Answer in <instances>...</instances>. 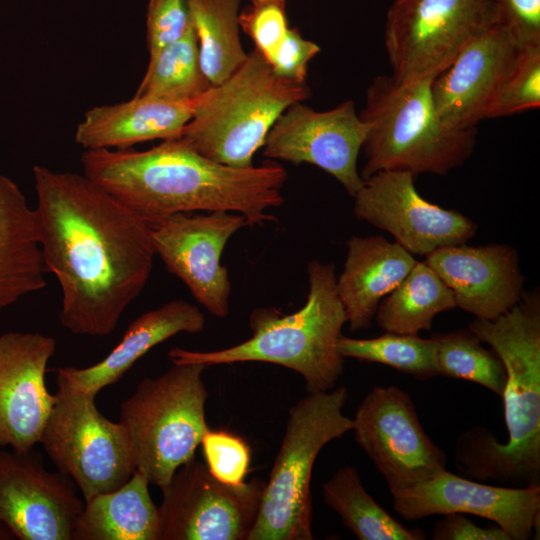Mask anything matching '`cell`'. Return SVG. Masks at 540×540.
<instances>
[{
    "label": "cell",
    "mask_w": 540,
    "mask_h": 540,
    "mask_svg": "<svg viewBox=\"0 0 540 540\" xmlns=\"http://www.w3.org/2000/svg\"><path fill=\"white\" fill-rule=\"evenodd\" d=\"M38 240L61 290V325L110 335L141 294L156 255L152 228L84 174L33 167Z\"/></svg>",
    "instance_id": "cell-1"
},
{
    "label": "cell",
    "mask_w": 540,
    "mask_h": 540,
    "mask_svg": "<svg viewBox=\"0 0 540 540\" xmlns=\"http://www.w3.org/2000/svg\"><path fill=\"white\" fill-rule=\"evenodd\" d=\"M83 174L154 227L177 213L229 211L250 226L272 221L284 203L286 169L267 159L245 168L212 161L182 138L148 150L92 149L80 158Z\"/></svg>",
    "instance_id": "cell-2"
},
{
    "label": "cell",
    "mask_w": 540,
    "mask_h": 540,
    "mask_svg": "<svg viewBox=\"0 0 540 540\" xmlns=\"http://www.w3.org/2000/svg\"><path fill=\"white\" fill-rule=\"evenodd\" d=\"M468 329L487 343L506 371L502 395L507 441L484 427L463 432L454 458L472 479L513 487H540V296L522 294L494 320L475 318Z\"/></svg>",
    "instance_id": "cell-3"
},
{
    "label": "cell",
    "mask_w": 540,
    "mask_h": 540,
    "mask_svg": "<svg viewBox=\"0 0 540 540\" xmlns=\"http://www.w3.org/2000/svg\"><path fill=\"white\" fill-rule=\"evenodd\" d=\"M309 291L303 307L291 314L275 308L254 309L249 317L252 335L234 346L214 351L175 347L168 356L175 364L208 366L265 362L300 374L309 393L335 387L344 358L337 349L347 317L336 288L335 266L312 260L307 266Z\"/></svg>",
    "instance_id": "cell-4"
},
{
    "label": "cell",
    "mask_w": 540,
    "mask_h": 540,
    "mask_svg": "<svg viewBox=\"0 0 540 540\" xmlns=\"http://www.w3.org/2000/svg\"><path fill=\"white\" fill-rule=\"evenodd\" d=\"M433 79L401 82L379 75L369 84L359 113L368 126L363 179L380 171L445 175L472 155L476 129L456 130L440 120L431 93Z\"/></svg>",
    "instance_id": "cell-5"
},
{
    "label": "cell",
    "mask_w": 540,
    "mask_h": 540,
    "mask_svg": "<svg viewBox=\"0 0 540 540\" xmlns=\"http://www.w3.org/2000/svg\"><path fill=\"white\" fill-rule=\"evenodd\" d=\"M309 96L307 83L278 76L253 50L233 74L200 97L180 138L212 161L250 167L278 117Z\"/></svg>",
    "instance_id": "cell-6"
},
{
    "label": "cell",
    "mask_w": 540,
    "mask_h": 540,
    "mask_svg": "<svg viewBox=\"0 0 540 540\" xmlns=\"http://www.w3.org/2000/svg\"><path fill=\"white\" fill-rule=\"evenodd\" d=\"M340 386L309 393L288 411L280 449L262 491L248 540H312L311 477L320 451L352 430Z\"/></svg>",
    "instance_id": "cell-7"
},
{
    "label": "cell",
    "mask_w": 540,
    "mask_h": 540,
    "mask_svg": "<svg viewBox=\"0 0 540 540\" xmlns=\"http://www.w3.org/2000/svg\"><path fill=\"white\" fill-rule=\"evenodd\" d=\"M200 363L175 364L144 378L120 406L119 422L128 434L135 471L160 489L194 458L204 434L208 391Z\"/></svg>",
    "instance_id": "cell-8"
},
{
    "label": "cell",
    "mask_w": 540,
    "mask_h": 540,
    "mask_svg": "<svg viewBox=\"0 0 540 540\" xmlns=\"http://www.w3.org/2000/svg\"><path fill=\"white\" fill-rule=\"evenodd\" d=\"M56 383L40 439L47 456L72 479L84 501L120 488L135 472L126 429L99 412L94 395L74 390L58 378Z\"/></svg>",
    "instance_id": "cell-9"
},
{
    "label": "cell",
    "mask_w": 540,
    "mask_h": 540,
    "mask_svg": "<svg viewBox=\"0 0 540 540\" xmlns=\"http://www.w3.org/2000/svg\"><path fill=\"white\" fill-rule=\"evenodd\" d=\"M498 23V0H394L384 26L391 75L401 82L435 78Z\"/></svg>",
    "instance_id": "cell-10"
},
{
    "label": "cell",
    "mask_w": 540,
    "mask_h": 540,
    "mask_svg": "<svg viewBox=\"0 0 540 540\" xmlns=\"http://www.w3.org/2000/svg\"><path fill=\"white\" fill-rule=\"evenodd\" d=\"M264 484L258 478L222 483L191 459L161 489L160 540H248Z\"/></svg>",
    "instance_id": "cell-11"
},
{
    "label": "cell",
    "mask_w": 540,
    "mask_h": 540,
    "mask_svg": "<svg viewBox=\"0 0 540 540\" xmlns=\"http://www.w3.org/2000/svg\"><path fill=\"white\" fill-rule=\"evenodd\" d=\"M356 443L385 478L391 494L446 469L447 456L427 435L410 395L375 386L352 419Z\"/></svg>",
    "instance_id": "cell-12"
},
{
    "label": "cell",
    "mask_w": 540,
    "mask_h": 540,
    "mask_svg": "<svg viewBox=\"0 0 540 540\" xmlns=\"http://www.w3.org/2000/svg\"><path fill=\"white\" fill-rule=\"evenodd\" d=\"M250 226L241 214L213 211L177 213L152 227L156 255L210 314L230 312L232 284L221 257L230 238Z\"/></svg>",
    "instance_id": "cell-13"
},
{
    "label": "cell",
    "mask_w": 540,
    "mask_h": 540,
    "mask_svg": "<svg viewBox=\"0 0 540 540\" xmlns=\"http://www.w3.org/2000/svg\"><path fill=\"white\" fill-rule=\"evenodd\" d=\"M367 131L353 100L326 111L296 102L272 125L263 155L294 165H314L333 176L353 197L364 182L357 161Z\"/></svg>",
    "instance_id": "cell-14"
},
{
    "label": "cell",
    "mask_w": 540,
    "mask_h": 540,
    "mask_svg": "<svg viewBox=\"0 0 540 540\" xmlns=\"http://www.w3.org/2000/svg\"><path fill=\"white\" fill-rule=\"evenodd\" d=\"M405 171H380L363 179L353 196L357 219L390 233L413 255L427 256L473 238L477 224L464 214L423 198Z\"/></svg>",
    "instance_id": "cell-15"
},
{
    "label": "cell",
    "mask_w": 540,
    "mask_h": 540,
    "mask_svg": "<svg viewBox=\"0 0 540 540\" xmlns=\"http://www.w3.org/2000/svg\"><path fill=\"white\" fill-rule=\"evenodd\" d=\"M41 454L0 450V523L21 540H72L84 499Z\"/></svg>",
    "instance_id": "cell-16"
},
{
    "label": "cell",
    "mask_w": 540,
    "mask_h": 540,
    "mask_svg": "<svg viewBox=\"0 0 540 540\" xmlns=\"http://www.w3.org/2000/svg\"><path fill=\"white\" fill-rule=\"evenodd\" d=\"M392 495L402 518L471 514L494 522L511 540H528L540 527V487H501L460 477L446 469Z\"/></svg>",
    "instance_id": "cell-17"
},
{
    "label": "cell",
    "mask_w": 540,
    "mask_h": 540,
    "mask_svg": "<svg viewBox=\"0 0 540 540\" xmlns=\"http://www.w3.org/2000/svg\"><path fill=\"white\" fill-rule=\"evenodd\" d=\"M55 349L42 333L0 334V447L26 452L40 443L55 400L45 383Z\"/></svg>",
    "instance_id": "cell-18"
},
{
    "label": "cell",
    "mask_w": 540,
    "mask_h": 540,
    "mask_svg": "<svg viewBox=\"0 0 540 540\" xmlns=\"http://www.w3.org/2000/svg\"><path fill=\"white\" fill-rule=\"evenodd\" d=\"M519 50L502 23L472 39L431 83L440 120L452 129H476Z\"/></svg>",
    "instance_id": "cell-19"
},
{
    "label": "cell",
    "mask_w": 540,
    "mask_h": 540,
    "mask_svg": "<svg viewBox=\"0 0 540 540\" xmlns=\"http://www.w3.org/2000/svg\"><path fill=\"white\" fill-rule=\"evenodd\" d=\"M453 293L456 307L476 318L494 320L515 306L524 277L517 251L506 244L440 248L425 257Z\"/></svg>",
    "instance_id": "cell-20"
},
{
    "label": "cell",
    "mask_w": 540,
    "mask_h": 540,
    "mask_svg": "<svg viewBox=\"0 0 540 540\" xmlns=\"http://www.w3.org/2000/svg\"><path fill=\"white\" fill-rule=\"evenodd\" d=\"M204 327V314L194 304L170 300L133 320L105 358L85 368L60 367L56 378L74 390L96 396L118 382L153 347L179 333L201 332Z\"/></svg>",
    "instance_id": "cell-21"
},
{
    "label": "cell",
    "mask_w": 540,
    "mask_h": 540,
    "mask_svg": "<svg viewBox=\"0 0 540 540\" xmlns=\"http://www.w3.org/2000/svg\"><path fill=\"white\" fill-rule=\"evenodd\" d=\"M414 255L382 236H352L336 288L351 331L369 329L381 300L416 264Z\"/></svg>",
    "instance_id": "cell-22"
},
{
    "label": "cell",
    "mask_w": 540,
    "mask_h": 540,
    "mask_svg": "<svg viewBox=\"0 0 540 540\" xmlns=\"http://www.w3.org/2000/svg\"><path fill=\"white\" fill-rule=\"evenodd\" d=\"M198 100L169 102L134 96L125 102L95 106L78 124L75 142L85 150L128 149L155 139L178 138Z\"/></svg>",
    "instance_id": "cell-23"
},
{
    "label": "cell",
    "mask_w": 540,
    "mask_h": 540,
    "mask_svg": "<svg viewBox=\"0 0 540 540\" xmlns=\"http://www.w3.org/2000/svg\"><path fill=\"white\" fill-rule=\"evenodd\" d=\"M34 208L0 173V310L46 287Z\"/></svg>",
    "instance_id": "cell-24"
},
{
    "label": "cell",
    "mask_w": 540,
    "mask_h": 540,
    "mask_svg": "<svg viewBox=\"0 0 540 540\" xmlns=\"http://www.w3.org/2000/svg\"><path fill=\"white\" fill-rule=\"evenodd\" d=\"M144 475L134 472L120 488L84 501L73 540H160L159 509Z\"/></svg>",
    "instance_id": "cell-25"
},
{
    "label": "cell",
    "mask_w": 540,
    "mask_h": 540,
    "mask_svg": "<svg viewBox=\"0 0 540 540\" xmlns=\"http://www.w3.org/2000/svg\"><path fill=\"white\" fill-rule=\"evenodd\" d=\"M456 307L450 288L424 261L379 303L375 320L386 332L418 335L430 330L435 316Z\"/></svg>",
    "instance_id": "cell-26"
},
{
    "label": "cell",
    "mask_w": 540,
    "mask_h": 540,
    "mask_svg": "<svg viewBox=\"0 0 540 540\" xmlns=\"http://www.w3.org/2000/svg\"><path fill=\"white\" fill-rule=\"evenodd\" d=\"M323 499L360 540H423L419 528L408 529L365 490L357 469L344 466L323 484Z\"/></svg>",
    "instance_id": "cell-27"
},
{
    "label": "cell",
    "mask_w": 540,
    "mask_h": 540,
    "mask_svg": "<svg viewBox=\"0 0 540 540\" xmlns=\"http://www.w3.org/2000/svg\"><path fill=\"white\" fill-rule=\"evenodd\" d=\"M242 0H190L200 62L211 85L224 81L247 59L238 17Z\"/></svg>",
    "instance_id": "cell-28"
},
{
    "label": "cell",
    "mask_w": 540,
    "mask_h": 540,
    "mask_svg": "<svg viewBox=\"0 0 540 540\" xmlns=\"http://www.w3.org/2000/svg\"><path fill=\"white\" fill-rule=\"evenodd\" d=\"M211 86L199 56L194 26L153 55L135 97L169 102L197 101Z\"/></svg>",
    "instance_id": "cell-29"
},
{
    "label": "cell",
    "mask_w": 540,
    "mask_h": 540,
    "mask_svg": "<svg viewBox=\"0 0 540 540\" xmlns=\"http://www.w3.org/2000/svg\"><path fill=\"white\" fill-rule=\"evenodd\" d=\"M337 349L343 358L384 364L421 381L438 375L432 337L425 339L418 335L386 331L369 339L342 335Z\"/></svg>",
    "instance_id": "cell-30"
},
{
    "label": "cell",
    "mask_w": 540,
    "mask_h": 540,
    "mask_svg": "<svg viewBox=\"0 0 540 540\" xmlns=\"http://www.w3.org/2000/svg\"><path fill=\"white\" fill-rule=\"evenodd\" d=\"M435 363L438 375L481 385L502 398L506 371L499 356L481 345L468 329L436 333Z\"/></svg>",
    "instance_id": "cell-31"
},
{
    "label": "cell",
    "mask_w": 540,
    "mask_h": 540,
    "mask_svg": "<svg viewBox=\"0 0 540 540\" xmlns=\"http://www.w3.org/2000/svg\"><path fill=\"white\" fill-rule=\"evenodd\" d=\"M540 107V46L520 49L498 85L486 119L511 116Z\"/></svg>",
    "instance_id": "cell-32"
},
{
    "label": "cell",
    "mask_w": 540,
    "mask_h": 540,
    "mask_svg": "<svg viewBox=\"0 0 540 540\" xmlns=\"http://www.w3.org/2000/svg\"><path fill=\"white\" fill-rule=\"evenodd\" d=\"M238 23L240 30L252 40L254 51L268 63L290 28L287 0H250L240 10Z\"/></svg>",
    "instance_id": "cell-33"
},
{
    "label": "cell",
    "mask_w": 540,
    "mask_h": 540,
    "mask_svg": "<svg viewBox=\"0 0 540 540\" xmlns=\"http://www.w3.org/2000/svg\"><path fill=\"white\" fill-rule=\"evenodd\" d=\"M200 445L205 465L218 481L239 485L249 471L251 452L243 438L225 430H208Z\"/></svg>",
    "instance_id": "cell-34"
},
{
    "label": "cell",
    "mask_w": 540,
    "mask_h": 540,
    "mask_svg": "<svg viewBox=\"0 0 540 540\" xmlns=\"http://www.w3.org/2000/svg\"><path fill=\"white\" fill-rule=\"evenodd\" d=\"M193 27L190 0H149L146 13L149 56Z\"/></svg>",
    "instance_id": "cell-35"
},
{
    "label": "cell",
    "mask_w": 540,
    "mask_h": 540,
    "mask_svg": "<svg viewBox=\"0 0 540 540\" xmlns=\"http://www.w3.org/2000/svg\"><path fill=\"white\" fill-rule=\"evenodd\" d=\"M320 50L317 43L304 38L297 28L290 27L268 64L278 76L306 83L308 65Z\"/></svg>",
    "instance_id": "cell-36"
},
{
    "label": "cell",
    "mask_w": 540,
    "mask_h": 540,
    "mask_svg": "<svg viewBox=\"0 0 540 540\" xmlns=\"http://www.w3.org/2000/svg\"><path fill=\"white\" fill-rule=\"evenodd\" d=\"M500 22L520 48L540 46V0H498Z\"/></svg>",
    "instance_id": "cell-37"
},
{
    "label": "cell",
    "mask_w": 540,
    "mask_h": 540,
    "mask_svg": "<svg viewBox=\"0 0 540 540\" xmlns=\"http://www.w3.org/2000/svg\"><path fill=\"white\" fill-rule=\"evenodd\" d=\"M443 516L434 526L432 532L434 540H511L496 524L481 527L460 513Z\"/></svg>",
    "instance_id": "cell-38"
},
{
    "label": "cell",
    "mask_w": 540,
    "mask_h": 540,
    "mask_svg": "<svg viewBox=\"0 0 540 540\" xmlns=\"http://www.w3.org/2000/svg\"><path fill=\"white\" fill-rule=\"evenodd\" d=\"M9 539H14V536L2 523H0V540Z\"/></svg>",
    "instance_id": "cell-39"
}]
</instances>
